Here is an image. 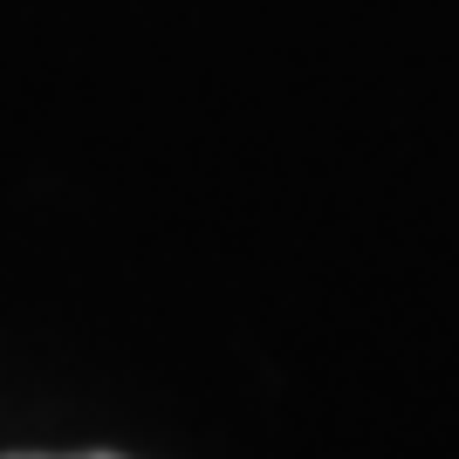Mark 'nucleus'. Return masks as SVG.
Returning a JSON list of instances; mask_svg holds the SVG:
<instances>
[{
    "label": "nucleus",
    "mask_w": 459,
    "mask_h": 459,
    "mask_svg": "<svg viewBox=\"0 0 459 459\" xmlns=\"http://www.w3.org/2000/svg\"><path fill=\"white\" fill-rule=\"evenodd\" d=\"M90 459H103V453H90Z\"/></svg>",
    "instance_id": "f257e3e1"
}]
</instances>
